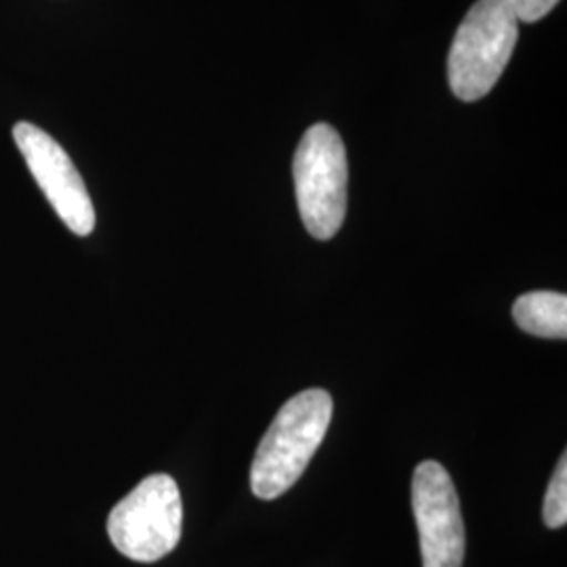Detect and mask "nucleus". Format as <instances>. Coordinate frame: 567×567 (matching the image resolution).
<instances>
[{"label": "nucleus", "mask_w": 567, "mask_h": 567, "mask_svg": "<svg viewBox=\"0 0 567 567\" xmlns=\"http://www.w3.org/2000/svg\"><path fill=\"white\" fill-rule=\"evenodd\" d=\"M332 410V398L324 389H307L280 408L250 468V487L257 498L274 501L299 482L324 442Z\"/></svg>", "instance_id": "1"}, {"label": "nucleus", "mask_w": 567, "mask_h": 567, "mask_svg": "<svg viewBox=\"0 0 567 567\" xmlns=\"http://www.w3.org/2000/svg\"><path fill=\"white\" fill-rule=\"evenodd\" d=\"M519 39V20L505 0H477L456 30L447 81L463 102L486 97L503 76Z\"/></svg>", "instance_id": "2"}, {"label": "nucleus", "mask_w": 567, "mask_h": 567, "mask_svg": "<svg viewBox=\"0 0 567 567\" xmlns=\"http://www.w3.org/2000/svg\"><path fill=\"white\" fill-rule=\"evenodd\" d=\"M295 189L305 229L330 240L339 234L347 213V154L341 135L330 124L305 131L295 154Z\"/></svg>", "instance_id": "3"}, {"label": "nucleus", "mask_w": 567, "mask_h": 567, "mask_svg": "<svg viewBox=\"0 0 567 567\" xmlns=\"http://www.w3.org/2000/svg\"><path fill=\"white\" fill-rule=\"evenodd\" d=\"M182 532L179 486L164 473L145 477L107 517L112 545L140 564L161 561L179 545Z\"/></svg>", "instance_id": "4"}, {"label": "nucleus", "mask_w": 567, "mask_h": 567, "mask_svg": "<svg viewBox=\"0 0 567 567\" xmlns=\"http://www.w3.org/2000/svg\"><path fill=\"white\" fill-rule=\"evenodd\" d=\"M412 511L421 536L423 567H463L465 524L446 468L425 461L412 477Z\"/></svg>", "instance_id": "5"}, {"label": "nucleus", "mask_w": 567, "mask_h": 567, "mask_svg": "<svg viewBox=\"0 0 567 567\" xmlns=\"http://www.w3.org/2000/svg\"><path fill=\"white\" fill-rule=\"evenodd\" d=\"M13 140L61 221L76 236H89L95 229V208L81 173L65 150L30 122L16 124Z\"/></svg>", "instance_id": "6"}, {"label": "nucleus", "mask_w": 567, "mask_h": 567, "mask_svg": "<svg viewBox=\"0 0 567 567\" xmlns=\"http://www.w3.org/2000/svg\"><path fill=\"white\" fill-rule=\"evenodd\" d=\"M513 318L527 334L543 339H566L567 297L564 292L550 290L527 292L513 305Z\"/></svg>", "instance_id": "7"}, {"label": "nucleus", "mask_w": 567, "mask_h": 567, "mask_svg": "<svg viewBox=\"0 0 567 567\" xmlns=\"http://www.w3.org/2000/svg\"><path fill=\"white\" fill-rule=\"evenodd\" d=\"M545 524L550 529H559L567 522V458L566 454L559 458V465L555 468V475L548 484L545 496V511H543Z\"/></svg>", "instance_id": "8"}, {"label": "nucleus", "mask_w": 567, "mask_h": 567, "mask_svg": "<svg viewBox=\"0 0 567 567\" xmlns=\"http://www.w3.org/2000/svg\"><path fill=\"white\" fill-rule=\"evenodd\" d=\"M508 9L515 13V18L519 21H534L547 18L548 13L557 7L559 0H505Z\"/></svg>", "instance_id": "9"}]
</instances>
